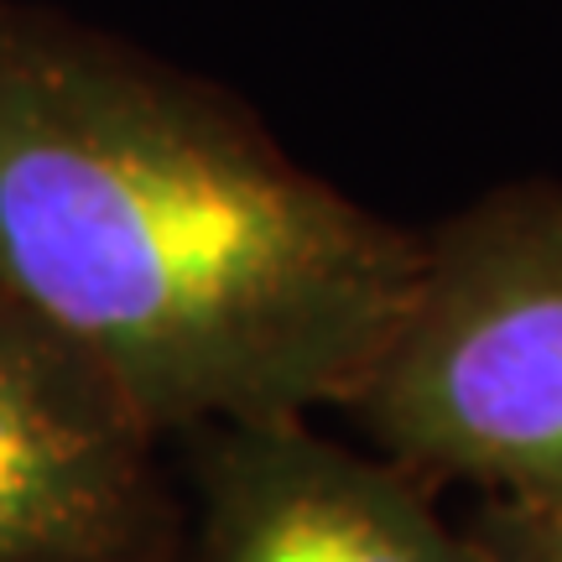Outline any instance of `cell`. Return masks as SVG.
Masks as SVG:
<instances>
[{
  "instance_id": "cell-1",
  "label": "cell",
  "mask_w": 562,
  "mask_h": 562,
  "mask_svg": "<svg viewBox=\"0 0 562 562\" xmlns=\"http://www.w3.org/2000/svg\"><path fill=\"white\" fill-rule=\"evenodd\" d=\"M417 271V229L281 146L220 83L0 0V297L167 442L344 412Z\"/></svg>"
},
{
  "instance_id": "cell-2",
  "label": "cell",
  "mask_w": 562,
  "mask_h": 562,
  "mask_svg": "<svg viewBox=\"0 0 562 562\" xmlns=\"http://www.w3.org/2000/svg\"><path fill=\"white\" fill-rule=\"evenodd\" d=\"M344 417L427 484H474L562 526V199H490L422 229Z\"/></svg>"
},
{
  "instance_id": "cell-3",
  "label": "cell",
  "mask_w": 562,
  "mask_h": 562,
  "mask_svg": "<svg viewBox=\"0 0 562 562\" xmlns=\"http://www.w3.org/2000/svg\"><path fill=\"white\" fill-rule=\"evenodd\" d=\"M161 432L0 297V562H136L178 531Z\"/></svg>"
},
{
  "instance_id": "cell-4",
  "label": "cell",
  "mask_w": 562,
  "mask_h": 562,
  "mask_svg": "<svg viewBox=\"0 0 562 562\" xmlns=\"http://www.w3.org/2000/svg\"><path fill=\"white\" fill-rule=\"evenodd\" d=\"M178 442V562H490L438 510V484L323 432L318 417Z\"/></svg>"
},
{
  "instance_id": "cell-5",
  "label": "cell",
  "mask_w": 562,
  "mask_h": 562,
  "mask_svg": "<svg viewBox=\"0 0 562 562\" xmlns=\"http://www.w3.org/2000/svg\"><path fill=\"white\" fill-rule=\"evenodd\" d=\"M469 531H474V542L484 547L490 562H562V526L537 521V516L510 510V505L484 501Z\"/></svg>"
},
{
  "instance_id": "cell-6",
  "label": "cell",
  "mask_w": 562,
  "mask_h": 562,
  "mask_svg": "<svg viewBox=\"0 0 562 562\" xmlns=\"http://www.w3.org/2000/svg\"><path fill=\"white\" fill-rule=\"evenodd\" d=\"M136 562H178V531H172V537H167L161 547H151L146 558H136Z\"/></svg>"
}]
</instances>
